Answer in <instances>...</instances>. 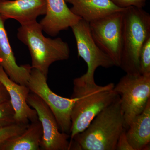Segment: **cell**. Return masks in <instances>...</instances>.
<instances>
[{
  "instance_id": "6da1fadb",
  "label": "cell",
  "mask_w": 150,
  "mask_h": 150,
  "mask_svg": "<svg viewBox=\"0 0 150 150\" xmlns=\"http://www.w3.org/2000/svg\"><path fill=\"white\" fill-rule=\"evenodd\" d=\"M73 84L71 98L75 100L71 115V140L86 129L94 118L118 96L114 91V83L98 85L94 76L86 74L75 79Z\"/></svg>"
},
{
  "instance_id": "7a4b0ae2",
  "label": "cell",
  "mask_w": 150,
  "mask_h": 150,
  "mask_svg": "<svg viewBox=\"0 0 150 150\" xmlns=\"http://www.w3.org/2000/svg\"><path fill=\"white\" fill-rule=\"evenodd\" d=\"M124 129L118 96L86 129L70 141V150H116L117 141Z\"/></svg>"
},
{
  "instance_id": "3957f363",
  "label": "cell",
  "mask_w": 150,
  "mask_h": 150,
  "mask_svg": "<svg viewBox=\"0 0 150 150\" xmlns=\"http://www.w3.org/2000/svg\"><path fill=\"white\" fill-rule=\"evenodd\" d=\"M43 31L36 21L21 25L17 36L28 47L32 69L38 70L47 77L50 66L54 62L69 59L70 50L69 44L62 38H46Z\"/></svg>"
},
{
  "instance_id": "277c9868",
  "label": "cell",
  "mask_w": 150,
  "mask_h": 150,
  "mask_svg": "<svg viewBox=\"0 0 150 150\" xmlns=\"http://www.w3.org/2000/svg\"><path fill=\"white\" fill-rule=\"evenodd\" d=\"M150 37V15L141 8L130 7L123 11L120 68L131 74H141L139 56L145 41Z\"/></svg>"
},
{
  "instance_id": "5b68a950",
  "label": "cell",
  "mask_w": 150,
  "mask_h": 150,
  "mask_svg": "<svg viewBox=\"0 0 150 150\" xmlns=\"http://www.w3.org/2000/svg\"><path fill=\"white\" fill-rule=\"evenodd\" d=\"M127 130L134 118L144 110L150 100V75L126 74L114 86Z\"/></svg>"
},
{
  "instance_id": "8992f818",
  "label": "cell",
  "mask_w": 150,
  "mask_h": 150,
  "mask_svg": "<svg viewBox=\"0 0 150 150\" xmlns=\"http://www.w3.org/2000/svg\"><path fill=\"white\" fill-rule=\"evenodd\" d=\"M47 80V77L43 73L32 69L27 86L30 92L38 96L51 109L60 131L70 135L71 115L75 98H64L56 94L49 87Z\"/></svg>"
},
{
  "instance_id": "52a82bcc",
  "label": "cell",
  "mask_w": 150,
  "mask_h": 150,
  "mask_svg": "<svg viewBox=\"0 0 150 150\" xmlns=\"http://www.w3.org/2000/svg\"><path fill=\"white\" fill-rule=\"evenodd\" d=\"M123 10L89 23L95 42L118 67L121 63Z\"/></svg>"
},
{
  "instance_id": "ba28073f",
  "label": "cell",
  "mask_w": 150,
  "mask_h": 150,
  "mask_svg": "<svg viewBox=\"0 0 150 150\" xmlns=\"http://www.w3.org/2000/svg\"><path fill=\"white\" fill-rule=\"evenodd\" d=\"M28 104L35 109L43 129L40 150H69V134L60 131L53 112L47 104L35 93L30 92L27 98Z\"/></svg>"
},
{
  "instance_id": "9c48e42d",
  "label": "cell",
  "mask_w": 150,
  "mask_h": 150,
  "mask_svg": "<svg viewBox=\"0 0 150 150\" xmlns=\"http://www.w3.org/2000/svg\"><path fill=\"white\" fill-rule=\"evenodd\" d=\"M71 28L76 43L78 57L83 59L87 65L86 74L94 76L95 72L98 67L107 69L114 66L110 57L95 42L88 23L81 19Z\"/></svg>"
},
{
  "instance_id": "30bf717a",
  "label": "cell",
  "mask_w": 150,
  "mask_h": 150,
  "mask_svg": "<svg viewBox=\"0 0 150 150\" xmlns=\"http://www.w3.org/2000/svg\"><path fill=\"white\" fill-rule=\"evenodd\" d=\"M81 19L72 12L65 0H46V14L39 23L43 31L54 37Z\"/></svg>"
},
{
  "instance_id": "8fae6325",
  "label": "cell",
  "mask_w": 150,
  "mask_h": 150,
  "mask_svg": "<svg viewBox=\"0 0 150 150\" xmlns=\"http://www.w3.org/2000/svg\"><path fill=\"white\" fill-rule=\"evenodd\" d=\"M0 82L5 87L10 100L15 111V119L17 123L28 124L38 119L35 109L30 108L27 102L30 90L27 86L16 83L9 78L0 66Z\"/></svg>"
},
{
  "instance_id": "7c38bea8",
  "label": "cell",
  "mask_w": 150,
  "mask_h": 150,
  "mask_svg": "<svg viewBox=\"0 0 150 150\" xmlns=\"http://www.w3.org/2000/svg\"><path fill=\"white\" fill-rule=\"evenodd\" d=\"M46 12V0H3L0 2V15L13 19L21 25L36 21Z\"/></svg>"
},
{
  "instance_id": "4fadbf2b",
  "label": "cell",
  "mask_w": 150,
  "mask_h": 150,
  "mask_svg": "<svg viewBox=\"0 0 150 150\" xmlns=\"http://www.w3.org/2000/svg\"><path fill=\"white\" fill-rule=\"evenodd\" d=\"M6 20L0 15V66L12 81L27 86L32 67L29 64L19 66L17 64L5 27Z\"/></svg>"
},
{
  "instance_id": "5bb4252c",
  "label": "cell",
  "mask_w": 150,
  "mask_h": 150,
  "mask_svg": "<svg viewBox=\"0 0 150 150\" xmlns=\"http://www.w3.org/2000/svg\"><path fill=\"white\" fill-rule=\"evenodd\" d=\"M72 5L70 10L73 13L88 23L111 14L122 11L110 0H65Z\"/></svg>"
},
{
  "instance_id": "9a60e30c",
  "label": "cell",
  "mask_w": 150,
  "mask_h": 150,
  "mask_svg": "<svg viewBox=\"0 0 150 150\" xmlns=\"http://www.w3.org/2000/svg\"><path fill=\"white\" fill-rule=\"evenodd\" d=\"M126 132L134 150H150V100L143 112L134 118Z\"/></svg>"
},
{
  "instance_id": "2e32d148",
  "label": "cell",
  "mask_w": 150,
  "mask_h": 150,
  "mask_svg": "<svg viewBox=\"0 0 150 150\" xmlns=\"http://www.w3.org/2000/svg\"><path fill=\"white\" fill-rule=\"evenodd\" d=\"M43 136L42 125L38 119L29 123L26 130L0 146V150H40Z\"/></svg>"
},
{
  "instance_id": "e0dca14e",
  "label": "cell",
  "mask_w": 150,
  "mask_h": 150,
  "mask_svg": "<svg viewBox=\"0 0 150 150\" xmlns=\"http://www.w3.org/2000/svg\"><path fill=\"white\" fill-rule=\"evenodd\" d=\"M139 67L141 74L150 75V37L145 41L140 51Z\"/></svg>"
},
{
  "instance_id": "ac0fdd59",
  "label": "cell",
  "mask_w": 150,
  "mask_h": 150,
  "mask_svg": "<svg viewBox=\"0 0 150 150\" xmlns=\"http://www.w3.org/2000/svg\"><path fill=\"white\" fill-rule=\"evenodd\" d=\"M29 124L16 123L0 128V146L7 140L24 132Z\"/></svg>"
},
{
  "instance_id": "d6986e66",
  "label": "cell",
  "mask_w": 150,
  "mask_h": 150,
  "mask_svg": "<svg viewBox=\"0 0 150 150\" xmlns=\"http://www.w3.org/2000/svg\"><path fill=\"white\" fill-rule=\"evenodd\" d=\"M14 123L15 111L10 100L0 103V128Z\"/></svg>"
},
{
  "instance_id": "ffe728a7",
  "label": "cell",
  "mask_w": 150,
  "mask_h": 150,
  "mask_svg": "<svg viewBox=\"0 0 150 150\" xmlns=\"http://www.w3.org/2000/svg\"><path fill=\"white\" fill-rule=\"evenodd\" d=\"M110 1L120 8H125L130 7L143 8L146 5V0H110Z\"/></svg>"
},
{
  "instance_id": "44dd1931",
  "label": "cell",
  "mask_w": 150,
  "mask_h": 150,
  "mask_svg": "<svg viewBox=\"0 0 150 150\" xmlns=\"http://www.w3.org/2000/svg\"><path fill=\"white\" fill-rule=\"evenodd\" d=\"M126 132V129H124L118 138L116 144V150H134L128 141Z\"/></svg>"
},
{
  "instance_id": "7402d4cb",
  "label": "cell",
  "mask_w": 150,
  "mask_h": 150,
  "mask_svg": "<svg viewBox=\"0 0 150 150\" xmlns=\"http://www.w3.org/2000/svg\"><path fill=\"white\" fill-rule=\"evenodd\" d=\"M10 97L5 87L0 82V103L9 100Z\"/></svg>"
},
{
  "instance_id": "603a6c76",
  "label": "cell",
  "mask_w": 150,
  "mask_h": 150,
  "mask_svg": "<svg viewBox=\"0 0 150 150\" xmlns=\"http://www.w3.org/2000/svg\"><path fill=\"white\" fill-rule=\"evenodd\" d=\"M3 1V0H0V2L1 1Z\"/></svg>"
}]
</instances>
